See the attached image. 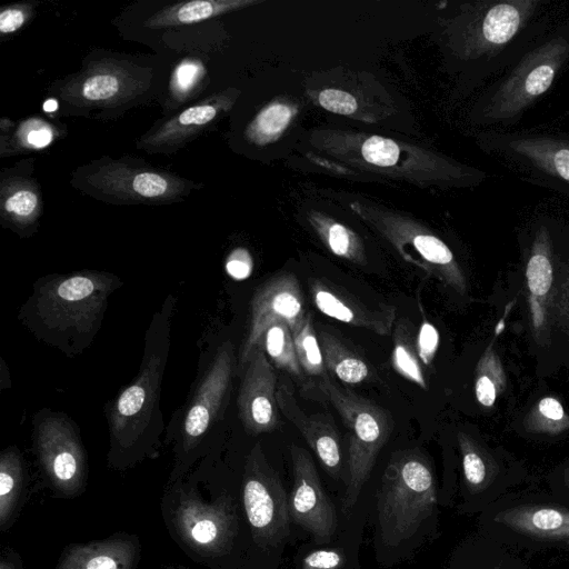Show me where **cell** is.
Returning <instances> with one entry per match:
<instances>
[{
  "mask_svg": "<svg viewBox=\"0 0 569 569\" xmlns=\"http://www.w3.org/2000/svg\"><path fill=\"white\" fill-rule=\"evenodd\" d=\"M119 286L117 276L103 271L50 274L34 282L18 317L39 340L72 357L93 341Z\"/></svg>",
  "mask_w": 569,
  "mask_h": 569,
  "instance_id": "cell-1",
  "label": "cell"
},
{
  "mask_svg": "<svg viewBox=\"0 0 569 569\" xmlns=\"http://www.w3.org/2000/svg\"><path fill=\"white\" fill-rule=\"evenodd\" d=\"M174 298L169 295L144 336L138 375L109 405L110 460L128 465L152 455L163 431L161 383L170 350Z\"/></svg>",
  "mask_w": 569,
  "mask_h": 569,
  "instance_id": "cell-2",
  "label": "cell"
},
{
  "mask_svg": "<svg viewBox=\"0 0 569 569\" xmlns=\"http://www.w3.org/2000/svg\"><path fill=\"white\" fill-rule=\"evenodd\" d=\"M479 526L515 551L569 553V500L550 491H511L479 513Z\"/></svg>",
  "mask_w": 569,
  "mask_h": 569,
  "instance_id": "cell-3",
  "label": "cell"
},
{
  "mask_svg": "<svg viewBox=\"0 0 569 569\" xmlns=\"http://www.w3.org/2000/svg\"><path fill=\"white\" fill-rule=\"evenodd\" d=\"M71 184L103 202L144 206L182 201L202 186L141 159L108 156L77 168Z\"/></svg>",
  "mask_w": 569,
  "mask_h": 569,
  "instance_id": "cell-4",
  "label": "cell"
},
{
  "mask_svg": "<svg viewBox=\"0 0 569 569\" xmlns=\"http://www.w3.org/2000/svg\"><path fill=\"white\" fill-rule=\"evenodd\" d=\"M436 481L428 461L415 450L395 452L381 478L378 520L386 543L411 537L436 507Z\"/></svg>",
  "mask_w": 569,
  "mask_h": 569,
  "instance_id": "cell-5",
  "label": "cell"
},
{
  "mask_svg": "<svg viewBox=\"0 0 569 569\" xmlns=\"http://www.w3.org/2000/svg\"><path fill=\"white\" fill-rule=\"evenodd\" d=\"M567 62L569 28L559 30L519 59L485 99L481 118L493 124L516 121L549 90Z\"/></svg>",
  "mask_w": 569,
  "mask_h": 569,
  "instance_id": "cell-6",
  "label": "cell"
},
{
  "mask_svg": "<svg viewBox=\"0 0 569 569\" xmlns=\"http://www.w3.org/2000/svg\"><path fill=\"white\" fill-rule=\"evenodd\" d=\"M319 389L339 412L349 433L348 478L342 510L348 513L371 473L375 461L388 441L393 420L389 411L353 391L320 379Z\"/></svg>",
  "mask_w": 569,
  "mask_h": 569,
  "instance_id": "cell-7",
  "label": "cell"
},
{
  "mask_svg": "<svg viewBox=\"0 0 569 569\" xmlns=\"http://www.w3.org/2000/svg\"><path fill=\"white\" fill-rule=\"evenodd\" d=\"M152 71L131 61L106 58L86 62L53 89L54 96L77 110L114 109L133 103L151 88Z\"/></svg>",
  "mask_w": 569,
  "mask_h": 569,
  "instance_id": "cell-8",
  "label": "cell"
},
{
  "mask_svg": "<svg viewBox=\"0 0 569 569\" xmlns=\"http://www.w3.org/2000/svg\"><path fill=\"white\" fill-rule=\"evenodd\" d=\"M541 1L503 0L470 3L461 19L462 57L498 62L523 37Z\"/></svg>",
  "mask_w": 569,
  "mask_h": 569,
  "instance_id": "cell-9",
  "label": "cell"
},
{
  "mask_svg": "<svg viewBox=\"0 0 569 569\" xmlns=\"http://www.w3.org/2000/svg\"><path fill=\"white\" fill-rule=\"evenodd\" d=\"M352 208L370 222L405 260L437 278L458 293H465L467 281L450 248L437 236L416 222L360 204Z\"/></svg>",
  "mask_w": 569,
  "mask_h": 569,
  "instance_id": "cell-10",
  "label": "cell"
},
{
  "mask_svg": "<svg viewBox=\"0 0 569 569\" xmlns=\"http://www.w3.org/2000/svg\"><path fill=\"white\" fill-rule=\"evenodd\" d=\"M461 462V509L481 513L526 481L518 463L497 453L466 432L457 435Z\"/></svg>",
  "mask_w": 569,
  "mask_h": 569,
  "instance_id": "cell-11",
  "label": "cell"
},
{
  "mask_svg": "<svg viewBox=\"0 0 569 569\" xmlns=\"http://www.w3.org/2000/svg\"><path fill=\"white\" fill-rule=\"evenodd\" d=\"M243 505L257 542L274 545L289 532V499L278 473L268 463L258 442L248 456L243 487Z\"/></svg>",
  "mask_w": 569,
  "mask_h": 569,
  "instance_id": "cell-12",
  "label": "cell"
},
{
  "mask_svg": "<svg viewBox=\"0 0 569 569\" xmlns=\"http://www.w3.org/2000/svg\"><path fill=\"white\" fill-rule=\"evenodd\" d=\"M491 148L532 181L569 194V139L543 133L495 134Z\"/></svg>",
  "mask_w": 569,
  "mask_h": 569,
  "instance_id": "cell-13",
  "label": "cell"
},
{
  "mask_svg": "<svg viewBox=\"0 0 569 569\" xmlns=\"http://www.w3.org/2000/svg\"><path fill=\"white\" fill-rule=\"evenodd\" d=\"M306 316L303 295L295 274L280 273L259 286L250 302L249 327L239 351V367H246L272 322L284 320L293 332L302 325Z\"/></svg>",
  "mask_w": 569,
  "mask_h": 569,
  "instance_id": "cell-14",
  "label": "cell"
},
{
  "mask_svg": "<svg viewBox=\"0 0 569 569\" xmlns=\"http://www.w3.org/2000/svg\"><path fill=\"white\" fill-rule=\"evenodd\" d=\"M33 427L37 453L52 479L63 487L79 483L86 459L73 421L63 413L46 409L37 415Z\"/></svg>",
  "mask_w": 569,
  "mask_h": 569,
  "instance_id": "cell-15",
  "label": "cell"
},
{
  "mask_svg": "<svg viewBox=\"0 0 569 569\" xmlns=\"http://www.w3.org/2000/svg\"><path fill=\"white\" fill-rule=\"evenodd\" d=\"M234 351L230 341L221 345L200 379L181 425L184 449L194 448L221 415L234 369Z\"/></svg>",
  "mask_w": 569,
  "mask_h": 569,
  "instance_id": "cell-16",
  "label": "cell"
},
{
  "mask_svg": "<svg viewBox=\"0 0 569 569\" xmlns=\"http://www.w3.org/2000/svg\"><path fill=\"white\" fill-rule=\"evenodd\" d=\"M293 486L289 496L290 518L319 540H329L337 529L335 505L327 496L310 455L290 446Z\"/></svg>",
  "mask_w": 569,
  "mask_h": 569,
  "instance_id": "cell-17",
  "label": "cell"
},
{
  "mask_svg": "<svg viewBox=\"0 0 569 569\" xmlns=\"http://www.w3.org/2000/svg\"><path fill=\"white\" fill-rule=\"evenodd\" d=\"M238 91L227 89L197 101L154 124L140 137L137 147L149 153H172L192 141L234 103Z\"/></svg>",
  "mask_w": 569,
  "mask_h": 569,
  "instance_id": "cell-18",
  "label": "cell"
},
{
  "mask_svg": "<svg viewBox=\"0 0 569 569\" xmlns=\"http://www.w3.org/2000/svg\"><path fill=\"white\" fill-rule=\"evenodd\" d=\"M277 389L271 362L258 346L244 367L237 400L239 418L249 433L271 432L280 427Z\"/></svg>",
  "mask_w": 569,
  "mask_h": 569,
  "instance_id": "cell-19",
  "label": "cell"
},
{
  "mask_svg": "<svg viewBox=\"0 0 569 569\" xmlns=\"http://www.w3.org/2000/svg\"><path fill=\"white\" fill-rule=\"evenodd\" d=\"M34 160L23 159L0 173V221L20 236H29L43 213L40 184L33 177Z\"/></svg>",
  "mask_w": 569,
  "mask_h": 569,
  "instance_id": "cell-20",
  "label": "cell"
},
{
  "mask_svg": "<svg viewBox=\"0 0 569 569\" xmlns=\"http://www.w3.org/2000/svg\"><path fill=\"white\" fill-rule=\"evenodd\" d=\"M309 291L316 308L327 317L380 336L392 331L397 315L395 306L371 308L342 288L320 279L309 281Z\"/></svg>",
  "mask_w": 569,
  "mask_h": 569,
  "instance_id": "cell-21",
  "label": "cell"
},
{
  "mask_svg": "<svg viewBox=\"0 0 569 569\" xmlns=\"http://www.w3.org/2000/svg\"><path fill=\"white\" fill-rule=\"evenodd\" d=\"M277 402L282 415L291 421L306 439L330 477L341 473V445L335 420L328 412L306 415L287 383L277 389Z\"/></svg>",
  "mask_w": 569,
  "mask_h": 569,
  "instance_id": "cell-22",
  "label": "cell"
},
{
  "mask_svg": "<svg viewBox=\"0 0 569 569\" xmlns=\"http://www.w3.org/2000/svg\"><path fill=\"white\" fill-rule=\"evenodd\" d=\"M333 141L338 144L351 147V151H331L335 154L342 156L351 153V158L348 161L352 163H359L360 167L386 169L395 173L397 170L398 176L406 178L420 179L416 174L418 173L421 179H427L421 174L422 160H431L438 157L433 153L425 157L421 150H416L415 148L400 144L397 141L379 136H356L351 138V142L346 140L340 141L338 139ZM427 181L429 180L427 179Z\"/></svg>",
  "mask_w": 569,
  "mask_h": 569,
  "instance_id": "cell-23",
  "label": "cell"
},
{
  "mask_svg": "<svg viewBox=\"0 0 569 569\" xmlns=\"http://www.w3.org/2000/svg\"><path fill=\"white\" fill-rule=\"evenodd\" d=\"M529 311L536 336L547 329L548 301L553 282L552 241L549 230L541 224L533 237L526 266Z\"/></svg>",
  "mask_w": 569,
  "mask_h": 569,
  "instance_id": "cell-24",
  "label": "cell"
},
{
  "mask_svg": "<svg viewBox=\"0 0 569 569\" xmlns=\"http://www.w3.org/2000/svg\"><path fill=\"white\" fill-rule=\"evenodd\" d=\"M66 134V128L32 116L19 122L0 119V156L11 157L48 149Z\"/></svg>",
  "mask_w": 569,
  "mask_h": 569,
  "instance_id": "cell-25",
  "label": "cell"
},
{
  "mask_svg": "<svg viewBox=\"0 0 569 569\" xmlns=\"http://www.w3.org/2000/svg\"><path fill=\"white\" fill-rule=\"evenodd\" d=\"M256 3L248 0H192L161 8L150 16L144 26L151 29L198 23Z\"/></svg>",
  "mask_w": 569,
  "mask_h": 569,
  "instance_id": "cell-26",
  "label": "cell"
},
{
  "mask_svg": "<svg viewBox=\"0 0 569 569\" xmlns=\"http://www.w3.org/2000/svg\"><path fill=\"white\" fill-rule=\"evenodd\" d=\"M326 369L347 385L368 381L373 376L370 363L348 348L335 335L320 330L318 335Z\"/></svg>",
  "mask_w": 569,
  "mask_h": 569,
  "instance_id": "cell-27",
  "label": "cell"
},
{
  "mask_svg": "<svg viewBox=\"0 0 569 569\" xmlns=\"http://www.w3.org/2000/svg\"><path fill=\"white\" fill-rule=\"evenodd\" d=\"M276 368L301 377L292 331L284 320L272 322L264 331L259 345Z\"/></svg>",
  "mask_w": 569,
  "mask_h": 569,
  "instance_id": "cell-28",
  "label": "cell"
},
{
  "mask_svg": "<svg viewBox=\"0 0 569 569\" xmlns=\"http://www.w3.org/2000/svg\"><path fill=\"white\" fill-rule=\"evenodd\" d=\"M311 223L333 254L359 264L366 262L362 242L350 229L320 214L311 217Z\"/></svg>",
  "mask_w": 569,
  "mask_h": 569,
  "instance_id": "cell-29",
  "label": "cell"
},
{
  "mask_svg": "<svg viewBox=\"0 0 569 569\" xmlns=\"http://www.w3.org/2000/svg\"><path fill=\"white\" fill-rule=\"evenodd\" d=\"M507 376L499 356L489 345L481 355L475 370V396L486 408H491L506 389Z\"/></svg>",
  "mask_w": 569,
  "mask_h": 569,
  "instance_id": "cell-30",
  "label": "cell"
},
{
  "mask_svg": "<svg viewBox=\"0 0 569 569\" xmlns=\"http://www.w3.org/2000/svg\"><path fill=\"white\" fill-rule=\"evenodd\" d=\"M391 363L401 377L422 389H427L421 361L416 350L415 337L407 320H400L397 323L393 335Z\"/></svg>",
  "mask_w": 569,
  "mask_h": 569,
  "instance_id": "cell-31",
  "label": "cell"
},
{
  "mask_svg": "<svg viewBox=\"0 0 569 569\" xmlns=\"http://www.w3.org/2000/svg\"><path fill=\"white\" fill-rule=\"evenodd\" d=\"M467 569H529V567L515 550L481 536L468 549Z\"/></svg>",
  "mask_w": 569,
  "mask_h": 569,
  "instance_id": "cell-32",
  "label": "cell"
},
{
  "mask_svg": "<svg viewBox=\"0 0 569 569\" xmlns=\"http://www.w3.org/2000/svg\"><path fill=\"white\" fill-rule=\"evenodd\" d=\"M207 81V69L196 58L181 60L173 69L169 82L168 108L174 109L191 100Z\"/></svg>",
  "mask_w": 569,
  "mask_h": 569,
  "instance_id": "cell-33",
  "label": "cell"
},
{
  "mask_svg": "<svg viewBox=\"0 0 569 569\" xmlns=\"http://www.w3.org/2000/svg\"><path fill=\"white\" fill-rule=\"evenodd\" d=\"M292 336L302 372L320 379L328 378L322 350L310 313H307L302 325L292 332Z\"/></svg>",
  "mask_w": 569,
  "mask_h": 569,
  "instance_id": "cell-34",
  "label": "cell"
},
{
  "mask_svg": "<svg viewBox=\"0 0 569 569\" xmlns=\"http://www.w3.org/2000/svg\"><path fill=\"white\" fill-rule=\"evenodd\" d=\"M295 111L282 102H273L264 107L251 121L246 131L247 138L257 144H266L276 140L288 127Z\"/></svg>",
  "mask_w": 569,
  "mask_h": 569,
  "instance_id": "cell-35",
  "label": "cell"
},
{
  "mask_svg": "<svg viewBox=\"0 0 569 569\" xmlns=\"http://www.w3.org/2000/svg\"><path fill=\"white\" fill-rule=\"evenodd\" d=\"M525 425L530 432L558 436L569 430V415L558 399L543 397L529 410Z\"/></svg>",
  "mask_w": 569,
  "mask_h": 569,
  "instance_id": "cell-36",
  "label": "cell"
},
{
  "mask_svg": "<svg viewBox=\"0 0 569 569\" xmlns=\"http://www.w3.org/2000/svg\"><path fill=\"white\" fill-rule=\"evenodd\" d=\"M22 483V466L19 452L14 448H8L0 458V507L1 522L6 520L12 510L13 503L19 497Z\"/></svg>",
  "mask_w": 569,
  "mask_h": 569,
  "instance_id": "cell-37",
  "label": "cell"
},
{
  "mask_svg": "<svg viewBox=\"0 0 569 569\" xmlns=\"http://www.w3.org/2000/svg\"><path fill=\"white\" fill-rule=\"evenodd\" d=\"M33 2H20L1 8L0 33L12 34L24 27L34 14Z\"/></svg>",
  "mask_w": 569,
  "mask_h": 569,
  "instance_id": "cell-38",
  "label": "cell"
},
{
  "mask_svg": "<svg viewBox=\"0 0 569 569\" xmlns=\"http://www.w3.org/2000/svg\"><path fill=\"white\" fill-rule=\"evenodd\" d=\"M418 357L425 366H430L439 347V333L432 323L422 320L415 338Z\"/></svg>",
  "mask_w": 569,
  "mask_h": 569,
  "instance_id": "cell-39",
  "label": "cell"
},
{
  "mask_svg": "<svg viewBox=\"0 0 569 569\" xmlns=\"http://www.w3.org/2000/svg\"><path fill=\"white\" fill-rule=\"evenodd\" d=\"M319 104L333 113L351 116L358 109V103L350 93L338 89H325L318 96Z\"/></svg>",
  "mask_w": 569,
  "mask_h": 569,
  "instance_id": "cell-40",
  "label": "cell"
},
{
  "mask_svg": "<svg viewBox=\"0 0 569 569\" xmlns=\"http://www.w3.org/2000/svg\"><path fill=\"white\" fill-rule=\"evenodd\" d=\"M345 563L343 555L336 549L315 550L302 560V569H339Z\"/></svg>",
  "mask_w": 569,
  "mask_h": 569,
  "instance_id": "cell-41",
  "label": "cell"
},
{
  "mask_svg": "<svg viewBox=\"0 0 569 569\" xmlns=\"http://www.w3.org/2000/svg\"><path fill=\"white\" fill-rule=\"evenodd\" d=\"M253 269L251 254L247 249L237 248L230 252L226 261V271L234 280L247 279Z\"/></svg>",
  "mask_w": 569,
  "mask_h": 569,
  "instance_id": "cell-42",
  "label": "cell"
},
{
  "mask_svg": "<svg viewBox=\"0 0 569 569\" xmlns=\"http://www.w3.org/2000/svg\"><path fill=\"white\" fill-rule=\"evenodd\" d=\"M219 526L211 518H199L190 526L191 538L200 545H210L219 537Z\"/></svg>",
  "mask_w": 569,
  "mask_h": 569,
  "instance_id": "cell-43",
  "label": "cell"
},
{
  "mask_svg": "<svg viewBox=\"0 0 569 569\" xmlns=\"http://www.w3.org/2000/svg\"><path fill=\"white\" fill-rule=\"evenodd\" d=\"M548 486L551 493L569 500V461L550 472Z\"/></svg>",
  "mask_w": 569,
  "mask_h": 569,
  "instance_id": "cell-44",
  "label": "cell"
},
{
  "mask_svg": "<svg viewBox=\"0 0 569 569\" xmlns=\"http://www.w3.org/2000/svg\"><path fill=\"white\" fill-rule=\"evenodd\" d=\"M84 569H120L121 563L111 555L100 552L92 555L83 565Z\"/></svg>",
  "mask_w": 569,
  "mask_h": 569,
  "instance_id": "cell-45",
  "label": "cell"
},
{
  "mask_svg": "<svg viewBox=\"0 0 569 569\" xmlns=\"http://www.w3.org/2000/svg\"><path fill=\"white\" fill-rule=\"evenodd\" d=\"M58 109V102L54 98H49L43 103V110L47 112H53Z\"/></svg>",
  "mask_w": 569,
  "mask_h": 569,
  "instance_id": "cell-46",
  "label": "cell"
}]
</instances>
